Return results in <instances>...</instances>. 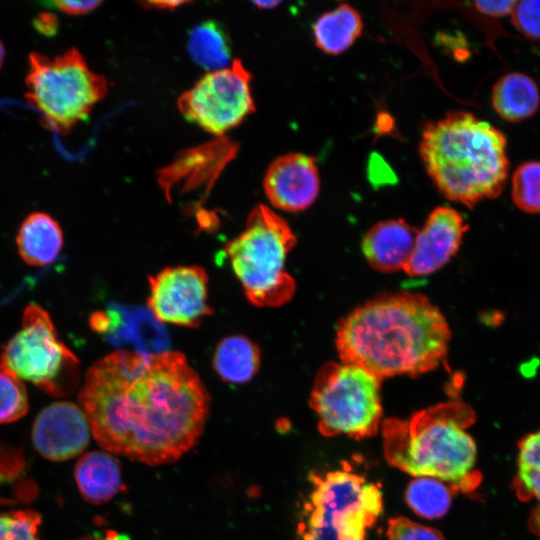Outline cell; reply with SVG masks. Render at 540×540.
<instances>
[{"label":"cell","mask_w":540,"mask_h":540,"mask_svg":"<svg viewBox=\"0 0 540 540\" xmlns=\"http://www.w3.org/2000/svg\"><path fill=\"white\" fill-rule=\"evenodd\" d=\"M79 402L100 446L159 465L178 460L195 445L210 399L182 353L121 349L89 368Z\"/></svg>","instance_id":"1"},{"label":"cell","mask_w":540,"mask_h":540,"mask_svg":"<svg viewBox=\"0 0 540 540\" xmlns=\"http://www.w3.org/2000/svg\"><path fill=\"white\" fill-rule=\"evenodd\" d=\"M449 339L446 319L427 297L399 292L373 299L346 316L337 328L336 348L341 362L382 380L435 369Z\"/></svg>","instance_id":"2"},{"label":"cell","mask_w":540,"mask_h":540,"mask_svg":"<svg viewBox=\"0 0 540 540\" xmlns=\"http://www.w3.org/2000/svg\"><path fill=\"white\" fill-rule=\"evenodd\" d=\"M419 153L440 193L467 207L499 196L507 181L505 135L470 112H448L427 123Z\"/></svg>","instance_id":"3"},{"label":"cell","mask_w":540,"mask_h":540,"mask_svg":"<svg viewBox=\"0 0 540 540\" xmlns=\"http://www.w3.org/2000/svg\"><path fill=\"white\" fill-rule=\"evenodd\" d=\"M471 407L451 400L403 420L382 422L387 462L414 477H431L468 491L480 476L474 471L477 447L466 429L474 422Z\"/></svg>","instance_id":"4"},{"label":"cell","mask_w":540,"mask_h":540,"mask_svg":"<svg viewBox=\"0 0 540 540\" xmlns=\"http://www.w3.org/2000/svg\"><path fill=\"white\" fill-rule=\"evenodd\" d=\"M295 243L288 223L258 205L248 215L244 230L225 245L224 254L250 303L279 307L293 297L296 284L285 262Z\"/></svg>","instance_id":"5"},{"label":"cell","mask_w":540,"mask_h":540,"mask_svg":"<svg viewBox=\"0 0 540 540\" xmlns=\"http://www.w3.org/2000/svg\"><path fill=\"white\" fill-rule=\"evenodd\" d=\"M25 86V98L41 113L44 125L63 135L86 119L108 92L105 77L92 71L75 48L53 58L30 53Z\"/></svg>","instance_id":"6"},{"label":"cell","mask_w":540,"mask_h":540,"mask_svg":"<svg viewBox=\"0 0 540 540\" xmlns=\"http://www.w3.org/2000/svg\"><path fill=\"white\" fill-rule=\"evenodd\" d=\"M313 489L298 534L302 540H365L382 512V493L364 477L340 469L312 474Z\"/></svg>","instance_id":"7"},{"label":"cell","mask_w":540,"mask_h":540,"mask_svg":"<svg viewBox=\"0 0 540 540\" xmlns=\"http://www.w3.org/2000/svg\"><path fill=\"white\" fill-rule=\"evenodd\" d=\"M381 380L352 364L329 362L317 373L310 406L321 434L363 439L375 435L382 420Z\"/></svg>","instance_id":"8"},{"label":"cell","mask_w":540,"mask_h":540,"mask_svg":"<svg viewBox=\"0 0 540 540\" xmlns=\"http://www.w3.org/2000/svg\"><path fill=\"white\" fill-rule=\"evenodd\" d=\"M0 369L63 396L79 383V361L60 341L49 313L36 304L23 313L21 329L2 347Z\"/></svg>","instance_id":"9"},{"label":"cell","mask_w":540,"mask_h":540,"mask_svg":"<svg viewBox=\"0 0 540 540\" xmlns=\"http://www.w3.org/2000/svg\"><path fill=\"white\" fill-rule=\"evenodd\" d=\"M181 114L207 132L221 136L254 110L251 75L240 60L209 71L178 99Z\"/></svg>","instance_id":"10"},{"label":"cell","mask_w":540,"mask_h":540,"mask_svg":"<svg viewBox=\"0 0 540 540\" xmlns=\"http://www.w3.org/2000/svg\"><path fill=\"white\" fill-rule=\"evenodd\" d=\"M149 311L161 323L195 328L213 313L208 275L200 266L167 267L148 278Z\"/></svg>","instance_id":"11"},{"label":"cell","mask_w":540,"mask_h":540,"mask_svg":"<svg viewBox=\"0 0 540 540\" xmlns=\"http://www.w3.org/2000/svg\"><path fill=\"white\" fill-rule=\"evenodd\" d=\"M91 428L85 413L71 402H55L36 417L32 440L36 450L52 461L80 454L89 444Z\"/></svg>","instance_id":"12"},{"label":"cell","mask_w":540,"mask_h":540,"mask_svg":"<svg viewBox=\"0 0 540 540\" xmlns=\"http://www.w3.org/2000/svg\"><path fill=\"white\" fill-rule=\"evenodd\" d=\"M263 186L274 207L287 212L303 211L314 203L320 191L316 161L303 153L282 155L268 167Z\"/></svg>","instance_id":"13"},{"label":"cell","mask_w":540,"mask_h":540,"mask_svg":"<svg viewBox=\"0 0 540 540\" xmlns=\"http://www.w3.org/2000/svg\"><path fill=\"white\" fill-rule=\"evenodd\" d=\"M467 229L458 211L446 206L435 208L416 233L413 251L403 270L410 276L435 272L456 253Z\"/></svg>","instance_id":"14"},{"label":"cell","mask_w":540,"mask_h":540,"mask_svg":"<svg viewBox=\"0 0 540 540\" xmlns=\"http://www.w3.org/2000/svg\"><path fill=\"white\" fill-rule=\"evenodd\" d=\"M90 325L113 343L128 344L133 351L154 354L167 351L168 337L150 311L112 305L91 315Z\"/></svg>","instance_id":"15"},{"label":"cell","mask_w":540,"mask_h":540,"mask_svg":"<svg viewBox=\"0 0 540 540\" xmlns=\"http://www.w3.org/2000/svg\"><path fill=\"white\" fill-rule=\"evenodd\" d=\"M416 232L402 219L382 221L365 235L362 251L368 263L378 271L403 269L413 251Z\"/></svg>","instance_id":"16"},{"label":"cell","mask_w":540,"mask_h":540,"mask_svg":"<svg viewBox=\"0 0 540 540\" xmlns=\"http://www.w3.org/2000/svg\"><path fill=\"white\" fill-rule=\"evenodd\" d=\"M21 258L31 266L52 263L63 247L59 223L44 212H34L22 222L16 237Z\"/></svg>","instance_id":"17"},{"label":"cell","mask_w":540,"mask_h":540,"mask_svg":"<svg viewBox=\"0 0 540 540\" xmlns=\"http://www.w3.org/2000/svg\"><path fill=\"white\" fill-rule=\"evenodd\" d=\"M74 476L81 495L93 504L109 501L122 488L119 462L106 452L84 454L75 466Z\"/></svg>","instance_id":"18"},{"label":"cell","mask_w":540,"mask_h":540,"mask_svg":"<svg viewBox=\"0 0 540 540\" xmlns=\"http://www.w3.org/2000/svg\"><path fill=\"white\" fill-rule=\"evenodd\" d=\"M492 106L500 118L517 123L532 117L540 106V91L535 80L522 72L501 76L492 89Z\"/></svg>","instance_id":"19"},{"label":"cell","mask_w":540,"mask_h":540,"mask_svg":"<svg viewBox=\"0 0 540 540\" xmlns=\"http://www.w3.org/2000/svg\"><path fill=\"white\" fill-rule=\"evenodd\" d=\"M363 21L359 12L342 3L320 15L313 24L315 45L325 54L339 55L361 36Z\"/></svg>","instance_id":"20"},{"label":"cell","mask_w":540,"mask_h":540,"mask_svg":"<svg viewBox=\"0 0 540 540\" xmlns=\"http://www.w3.org/2000/svg\"><path fill=\"white\" fill-rule=\"evenodd\" d=\"M213 367L225 382L243 384L258 372L261 352L256 343L243 335L223 338L215 348Z\"/></svg>","instance_id":"21"},{"label":"cell","mask_w":540,"mask_h":540,"mask_svg":"<svg viewBox=\"0 0 540 540\" xmlns=\"http://www.w3.org/2000/svg\"><path fill=\"white\" fill-rule=\"evenodd\" d=\"M188 50L193 60L209 71L229 66L230 47L224 30L213 21L193 28L188 39Z\"/></svg>","instance_id":"22"},{"label":"cell","mask_w":540,"mask_h":540,"mask_svg":"<svg viewBox=\"0 0 540 540\" xmlns=\"http://www.w3.org/2000/svg\"><path fill=\"white\" fill-rule=\"evenodd\" d=\"M513 487L520 500L536 502L540 510V429L519 443L517 473Z\"/></svg>","instance_id":"23"},{"label":"cell","mask_w":540,"mask_h":540,"mask_svg":"<svg viewBox=\"0 0 540 540\" xmlns=\"http://www.w3.org/2000/svg\"><path fill=\"white\" fill-rule=\"evenodd\" d=\"M408 506L420 517L438 519L451 506L450 489L441 481L431 477H416L405 493Z\"/></svg>","instance_id":"24"},{"label":"cell","mask_w":540,"mask_h":540,"mask_svg":"<svg viewBox=\"0 0 540 540\" xmlns=\"http://www.w3.org/2000/svg\"><path fill=\"white\" fill-rule=\"evenodd\" d=\"M511 183L514 204L526 213H540V161H527L519 165Z\"/></svg>","instance_id":"25"},{"label":"cell","mask_w":540,"mask_h":540,"mask_svg":"<svg viewBox=\"0 0 540 540\" xmlns=\"http://www.w3.org/2000/svg\"><path fill=\"white\" fill-rule=\"evenodd\" d=\"M28 396L22 381L0 369V423H10L28 411Z\"/></svg>","instance_id":"26"},{"label":"cell","mask_w":540,"mask_h":540,"mask_svg":"<svg viewBox=\"0 0 540 540\" xmlns=\"http://www.w3.org/2000/svg\"><path fill=\"white\" fill-rule=\"evenodd\" d=\"M41 518L32 510L0 512V540H40Z\"/></svg>","instance_id":"27"},{"label":"cell","mask_w":540,"mask_h":540,"mask_svg":"<svg viewBox=\"0 0 540 540\" xmlns=\"http://www.w3.org/2000/svg\"><path fill=\"white\" fill-rule=\"evenodd\" d=\"M386 536L387 540H444L438 530L402 516L389 520Z\"/></svg>","instance_id":"28"},{"label":"cell","mask_w":540,"mask_h":540,"mask_svg":"<svg viewBox=\"0 0 540 540\" xmlns=\"http://www.w3.org/2000/svg\"><path fill=\"white\" fill-rule=\"evenodd\" d=\"M511 18L514 27L523 35L540 41V0L516 1Z\"/></svg>","instance_id":"29"},{"label":"cell","mask_w":540,"mask_h":540,"mask_svg":"<svg viewBox=\"0 0 540 540\" xmlns=\"http://www.w3.org/2000/svg\"><path fill=\"white\" fill-rule=\"evenodd\" d=\"M516 1H475V9L481 14L490 17H504L511 15Z\"/></svg>","instance_id":"30"},{"label":"cell","mask_w":540,"mask_h":540,"mask_svg":"<svg viewBox=\"0 0 540 540\" xmlns=\"http://www.w3.org/2000/svg\"><path fill=\"white\" fill-rule=\"evenodd\" d=\"M55 8L67 15H84L95 10L101 1H54L52 3Z\"/></svg>","instance_id":"31"},{"label":"cell","mask_w":540,"mask_h":540,"mask_svg":"<svg viewBox=\"0 0 540 540\" xmlns=\"http://www.w3.org/2000/svg\"><path fill=\"white\" fill-rule=\"evenodd\" d=\"M33 26L45 36H53L58 31L59 22L56 15L50 12H41L33 20Z\"/></svg>","instance_id":"32"},{"label":"cell","mask_w":540,"mask_h":540,"mask_svg":"<svg viewBox=\"0 0 540 540\" xmlns=\"http://www.w3.org/2000/svg\"><path fill=\"white\" fill-rule=\"evenodd\" d=\"M186 3L188 2L186 1H149V2L143 3V5L146 4L149 7H153L157 9H174Z\"/></svg>","instance_id":"33"},{"label":"cell","mask_w":540,"mask_h":540,"mask_svg":"<svg viewBox=\"0 0 540 540\" xmlns=\"http://www.w3.org/2000/svg\"><path fill=\"white\" fill-rule=\"evenodd\" d=\"M254 4L258 6V8L271 9L279 5L280 2L279 1H257V2H254Z\"/></svg>","instance_id":"34"},{"label":"cell","mask_w":540,"mask_h":540,"mask_svg":"<svg viewBox=\"0 0 540 540\" xmlns=\"http://www.w3.org/2000/svg\"><path fill=\"white\" fill-rule=\"evenodd\" d=\"M4 58H5V49H4V46H3L2 42L0 41V69H1L2 64L4 62Z\"/></svg>","instance_id":"35"}]
</instances>
